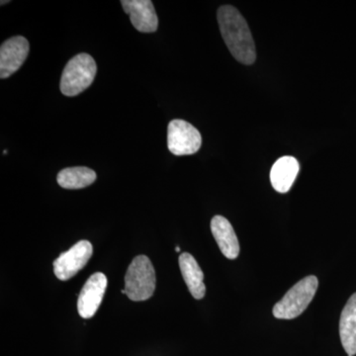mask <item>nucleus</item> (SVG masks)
<instances>
[{"label": "nucleus", "mask_w": 356, "mask_h": 356, "mask_svg": "<svg viewBox=\"0 0 356 356\" xmlns=\"http://www.w3.org/2000/svg\"><path fill=\"white\" fill-rule=\"evenodd\" d=\"M339 337L348 356L356 355V293L348 299L339 320Z\"/></svg>", "instance_id": "nucleus-12"}, {"label": "nucleus", "mask_w": 356, "mask_h": 356, "mask_svg": "<svg viewBox=\"0 0 356 356\" xmlns=\"http://www.w3.org/2000/svg\"><path fill=\"white\" fill-rule=\"evenodd\" d=\"M211 231L222 254L229 259L240 254V243L231 222L222 216H215L211 221Z\"/></svg>", "instance_id": "nucleus-10"}, {"label": "nucleus", "mask_w": 356, "mask_h": 356, "mask_svg": "<svg viewBox=\"0 0 356 356\" xmlns=\"http://www.w3.org/2000/svg\"><path fill=\"white\" fill-rule=\"evenodd\" d=\"M298 173V161L293 156H282L271 168L270 181L273 188L280 193H286L291 189Z\"/></svg>", "instance_id": "nucleus-11"}, {"label": "nucleus", "mask_w": 356, "mask_h": 356, "mask_svg": "<svg viewBox=\"0 0 356 356\" xmlns=\"http://www.w3.org/2000/svg\"><path fill=\"white\" fill-rule=\"evenodd\" d=\"M201 145V134L188 122L177 119L168 124V147L175 156H189L197 153Z\"/></svg>", "instance_id": "nucleus-5"}, {"label": "nucleus", "mask_w": 356, "mask_h": 356, "mask_svg": "<svg viewBox=\"0 0 356 356\" xmlns=\"http://www.w3.org/2000/svg\"><path fill=\"white\" fill-rule=\"evenodd\" d=\"M217 17L222 39L233 57L243 65L254 64L257 58L254 41L240 11L232 6H222Z\"/></svg>", "instance_id": "nucleus-1"}, {"label": "nucleus", "mask_w": 356, "mask_h": 356, "mask_svg": "<svg viewBox=\"0 0 356 356\" xmlns=\"http://www.w3.org/2000/svg\"><path fill=\"white\" fill-rule=\"evenodd\" d=\"M93 254V247L88 241H81L54 261V273L58 280H70L88 264Z\"/></svg>", "instance_id": "nucleus-6"}, {"label": "nucleus", "mask_w": 356, "mask_h": 356, "mask_svg": "<svg viewBox=\"0 0 356 356\" xmlns=\"http://www.w3.org/2000/svg\"><path fill=\"white\" fill-rule=\"evenodd\" d=\"M107 284V277L102 273L92 274L88 278L77 301V310L81 318H90L95 315L102 305Z\"/></svg>", "instance_id": "nucleus-7"}, {"label": "nucleus", "mask_w": 356, "mask_h": 356, "mask_svg": "<svg viewBox=\"0 0 356 356\" xmlns=\"http://www.w3.org/2000/svg\"><path fill=\"white\" fill-rule=\"evenodd\" d=\"M175 252H180V248L179 247L175 248Z\"/></svg>", "instance_id": "nucleus-15"}, {"label": "nucleus", "mask_w": 356, "mask_h": 356, "mask_svg": "<svg viewBox=\"0 0 356 356\" xmlns=\"http://www.w3.org/2000/svg\"><path fill=\"white\" fill-rule=\"evenodd\" d=\"M318 286V281L316 276H307L300 280L273 307L274 317L282 320H292L299 317L310 305Z\"/></svg>", "instance_id": "nucleus-3"}, {"label": "nucleus", "mask_w": 356, "mask_h": 356, "mask_svg": "<svg viewBox=\"0 0 356 356\" xmlns=\"http://www.w3.org/2000/svg\"><path fill=\"white\" fill-rule=\"evenodd\" d=\"M58 184L65 189L86 188L96 180V173L86 166L67 168L58 172Z\"/></svg>", "instance_id": "nucleus-14"}, {"label": "nucleus", "mask_w": 356, "mask_h": 356, "mask_svg": "<svg viewBox=\"0 0 356 356\" xmlns=\"http://www.w3.org/2000/svg\"><path fill=\"white\" fill-rule=\"evenodd\" d=\"M179 267L192 296L197 300L203 299L206 287L204 284L203 271L201 270L198 262L191 254L184 252L179 257Z\"/></svg>", "instance_id": "nucleus-13"}, {"label": "nucleus", "mask_w": 356, "mask_h": 356, "mask_svg": "<svg viewBox=\"0 0 356 356\" xmlns=\"http://www.w3.org/2000/svg\"><path fill=\"white\" fill-rule=\"evenodd\" d=\"M29 42L22 36L6 40L0 48V77L13 76L24 64L29 55Z\"/></svg>", "instance_id": "nucleus-8"}, {"label": "nucleus", "mask_w": 356, "mask_h": 356, "mask_svg": "<svg viewBox=\"0 0 356 356\" xmlns=\"http://www.w3.org/2000/svg\"><path fill=\"white\" fill-rule=\"evenodd\" d=\"M121 4L136 30L142 33L156 31L159 19L151 0H122Z\"/></svg>", "instance_id": "nucleus-9"}, {"label": "nucleus", "mask_w": 356, "mask_h": 356, "mask_svg": "<svg viewBox=\"0 0 356 356\" xmlns=\"http://www.w3.org/2000/svg\"><path fill=\"white\" fill-rule=\"evenodd\" d=\"M97 72L95 60L88 54H79L65 65L60 79L63 95L72 97L88 89Z\"/></svg>", "instance_id": "nucleus-4"}, {"label": "nucleus", "mask_w": 356, "mask_h": 356, "mask_svg": "<svg viewBox=\"0 0 356 356\" xmlns=\"http://www.w3.org/2000/svg\"><path fill=\"white\" fill-rule=\"evenodd\" d=\"M156 290V273L153 264L146 255L136 257L128 267L125 275V289L123 294L127 295L132 301H146L153 296Z\"/></svg>", "instance_id": "nucleus-2"}]
</instances>
